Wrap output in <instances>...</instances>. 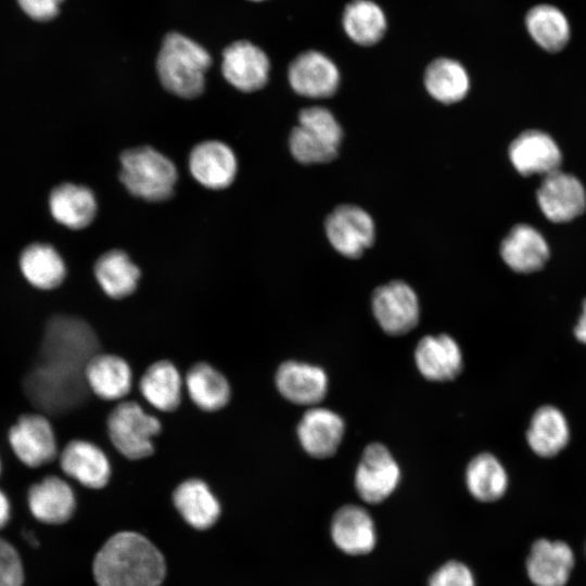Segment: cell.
<instances>
[{
	"label": "cell",
	"instance_id": "60d3db41",
	"mask_svg": "<svg viewBox=\"0 0 586 586\" xmlns=\"http://www.w3.org/2000/svg\"><path fill=\"white\" fill-rule=\"evenodd\" d=\"M11 515V505L7 495L0 489V530L4 527Z\"/></svg>",
	"mask_w": 586,
	"mask_h": 586
},
{
	"label": "cell",
	"instance_id": "44dd1931",
	"mask_svg": "<svg viewBox=\"0 0 586 586\" xmlns=\"http://www.w3.org/2000/svg\"><path fill=\"white\" fill-rule=\"evenodd\" d=\"M189 170L203 187L220 190L233 182L238 162L229 145L221 141L208 140L200 142L191 150Z\"/></svg>",
	"mask_w": 586,
	"mask_h": 586
},
{
	"label": "cell",
	"instance_id": "52a82bcc",
	"mask_svg": "<svg viewBox=\"0 0 586 586\" xmlns=\"http://www.w3.org/2000/svg\"><path fill=\"white\" fill-rule=\"evenodd\" d=\"M8 443L14 456L33 469L53 462L60 454L52 421L38 411L23 413L16 419L9 428Z\"/></svg>",
	"mask_w": 586,
	"mask_h": 586
},
{
	"label": "cell",
	"instance_id": "e575fe53",
	"mask_svg": "<svg viewBox=\"0 0 586 586\" xmlns=\"http://www.w3.org/2000/svg\"><path fill=\"white\" fill-rule=\"evenodd\" d=\"M466 484L470 494L483 502L500 499L508 488V474L492 454L475 456L466 470Z\"/></svg>",
	"mask_w": 586,
	"mask_h": 586
},
{
	"label": "cell",
	"instance_id": "4fadbf2b",
	"mask_svg": "<svg viewBox=\"0 0 586 586\" xmlns=\"http://www.w3.org/2000/svg\"><path fill=\"white\" fill-rule=\"evenodd\" d=\"M326 234L331 245L343 256L359 257L371 246L375 227L371 216L352 204L337 206L326 219Z\"/></svg>",
	"mask_w": 586,
	"mask_h": 586
},
{
	"label": "cell",
	"instance_id": "4316f807",
	"mask_svg": "<svg viewBox=\"0 0 586 586\" xmlns=\"http://www.w3.org/2000/svg\"><path fill=\"white\" fill-rule=\"evenodd\" d=\"M415 359L420 373L430 381H449L462 370L461 351L447 334L421 339L415 351Z\"/></svg>",
	"mask_w": 586,
	"mask_h": 586
},
{
	"label": "cell",
	"instance_id": "3957f363",
	"mask_svg": "<svg viewBox=\"0 0 586 586\" xmlns=\"http://www.w3.org/2000/svg\"><path fill=\"white\" fill-rule=\"evenodd\" d=\"M112 449L129 461H140L155 453V438L162 433L160 416L135 398L112 405L105 420Z\"/></svg>",
	"mask_w": 586,
	"mask_h": 586
},
{
	"label": "cell",
	"instance_id": "ab89813d",
	"mask_svg": "<svg viewBox=\"0 0 586 586\" xmlns=\"http://www.w3.org/2000/svg\"><path fill=\"white\" fill-rule=\"evenodd\" d=\"M21 10L31 20L48 22L60 12L64 0H16Z\"/></svg>",
	"mask_w": 586,
	"mask_h": 586
},
{
	"label": "cell",
	"instance_id": "f1b7e54d",
	"mask_svg": "<svg viewBox=\"0 0 586 586\" xmlns=\"http://www.w3.org/2000/svg\"><path fill=\"white\" fill-rule=\"evenodd\" d=\"M49 207L58 222L73 230L89 226L98 211L93 192L86 186L71 182L61 183L51 191Z\"/></svg>",
	"mask_w": 586,
	"mask_h": 586
},
{
	"label": "cell",
	"instance_id": "e0dca14e",
	"mask_svg": "<svg viewBox=\"0 0 586 586\" xmlns=\"http://www.w3.org/2000/svg\"><path fill=\"white\" fill-rule=\"evenodd\" d=\"M574 563L569 544L539 538L533 543L526 558V574L534 586H565Z\"/></svg>",
	"mask_w": 586,
	"mask_h": 586
},
{
	"label": "cell",
	"instance_id": "8992f818",
	"mask_svg": "<svg viewBox=\"0 0 586 586\" xmlns=\"http://www.w3.org/2000/svg\"><path fill=\"white\" fill-rule=\"evenodd\" d=\"M119 160V180L131 195L149 202L173 196L178 173L167 156L144 145L124 151Z\"/></svg>",
	"mask_w": 586,
	"mask_h": 586
},
{
	"label": "cell",
	"instance_id": "ba28073f",
	"mask_svg": "<svg viewBox=\"0 0 586 586\" xmlns=\"http://www.w3.org/2000/svg\"><path fill=\"white\" fill-rule=\"evenodd\" d=\"M62 472L89 489L104 488L113 475V463L107 450L84 437L66 441L58 457Z\"/></svg>",
	"mask_w": 586,
	"mask_h": 586
},
{
	"label": "cell",
	"instance_id": "b9f144b4",
	"mask_svg": "<svg viewBox=\"0 0 586 586\" xmlns=\"http://www.w3.org/2000/svg\"><path fill=\"white\" fill-rule=\"evenodd\" d=\"M574 334L579 342L586 344V300L583 303V313L574 329Z\"/></svg>",
	"mask_w": 586,
	"mask_h": 586
},
{
	"label": "cell",
	"instance_id": "7c38bea8",
	"mask_svg": "<svg viewBox=\"0 0 586 586\" xmlns=\"http://www.w3.org/2000/svg\"><path fill=\"white\" fill-rule=\"evenodd\" d=\"M538 206L552 222H569L586 209V190L581 180L560 169L544 176L536 193Z\"/></svg>",
	"mask_w": 586,
	"mask_h": 586
},
{
	"label": "cell",
	"instance_id": "74e56055",
	"mask_svg": "<svg viewBox=\"0 0 586 586\" xmlns=\"http://www.w3.org/2000/svg\"><path fill=\"white\" fill-rule=\"evenodd\" d=\"M429 586H476L471 570L462 562L449 561L431 576Z\"/></svg>",
	"mask_w": 586,
	"mask_h": 586
},
{
	"label": "cell",
	"instance_id": "277c9868",
	"mask_svg": "<svg viewBox=\"0 0 586 586\" xmlns=\"http://www.w3.org/2000/svg\"><path fill=\"white\" fill-rule=\"evenodd\" d=\"M211 64L212 58L201 44L179 33H170L157 54L156 71L167 91L194 99L204 91L205 73Z\"/></svg>",
	"mask_w": 586,
	"mask_h": 586
},
{
	"label": "cell",
	"instance_id": "8d00e7d4",
	"mask_svg": "<svg viewBox=\"0 0 586 586\" xmlns=\"http://www.w3.org/2000/svg\"><path fill=\"white\" fill-rule=\"evenodd\" d=\"M298 125L322 136L335 146H340L343 130L330 110L322 106L305 107L300 112Z\"/></svg>",
	"mask_w": 586,
	"mask_h": 586
},
{
	"label": "cell",
	"instance_id": "ffe728a7",
	"mask_svg": "<svg viewBox=\"0 0 586 586\" xmlns=\"http://www.w3.org/2000/svg\"><path fill=\"white\" fill-rule=\"evenodd\" d=\"M184 394L201 411L214 413L225 409L232 398L227 375L207 361H196L183 372Z\"/></svg>",
	"mask_w": 586,
	"mask_h": 586
},
{
	"label": "cell",
	"instance_id": "2e32d148",
	"mask_svg": "<svg viewBox=\"0 0 586 586\" xmlns=\"http://www.w3.org/2000/svg\"><path fill=\"white\" fill-rule=\"evenodd\" d=\"M270 62L257 46L240 40L222 52L221 73L225 79L242 92L262 89L268 81Z\"/></svg>",
	"mask_w": 586,
	"mask_h": 586
},
{
	"label": "cell",
	"instance_id": "d6986e66",
	"mask_svg": "<svg viewBox=\"0 0 586 586\" xmlns=\"http://www.w3.org/2000/svg\"><path fill=\"white\" fill-rule=\"evenodd\" d=\"M273 383L280 396L295 405H315L328 388L327 374L320 367L291 359L279 364Z\"/></svg>",
	"mask_w": 586,
	"mask_h": 586
},
{
	"label": "cell",
	"instance_id": "f35d334b",
	"mask_svg": "<svg viewBox=\"0 0 586 586\" xmlns=\"http://www.w3.org/2000/svg\"><path fill=\"white\" fill-rule=\"evenodd\" d=\"M23 565L15 548L0 538V586H22Z\"/></svg>",
	"mask_w": 586,
	"mask_h": 586
},
{
	"label": "cell",
	"instance_id": "5bb4252c",
	"mask_svg": "<svg viewBox=\"0 0 586 586\" xmlns=\"http://www.w3.org/2000/svg\"><path fill=\"white\" fill-rule=\"evenodd\" d=\"M400 470L390 450L380 443L368 445L355 473L358 495L369 504L385 500L397 487Z\"/></svg>",
	"mask_w": 586,
	"mask_h": 586
},
{
	"label": "cell",
	"instance_id": "ee69618b",
	"mask_svg": "<svg viewBox=\"0 0 586 586\" xmlns=\"http://www.w3.org/2000/svg\"><path fill=\"white\" fill-rule=\"evenodd\" d=\"M251 1H264V0H251Z\"/></svg>",
	"mask_w": 586,
	"mask_h": 586
},
{
	"label": "cell",
	"instance_id": "d590c367",
	"mask_svg": "<svg viewBox=\"0 0 586 586\" xmlns=\"http://www.w3.org/2000/svg\"><path fill=\"white\" fill-rule=\"evenodd\" d=\"M289 146L293 157L306 165L330 162L336 156L339 149L322 136L301 125L292 129Z\"/></svg>",
	"mask_w": 586,
	"mask_h": 586
},
{
	"label": "cell",
	"instance_id": "9c48e42d",
	"mask_svg": "<svg viewBox=\"0 0 586 586\" xmlns=\"http://www.w3.org/2000/svg\"><path fill=\"white\" fill-rule=\"evenodd\" d=\"M130 398L140 400L156 413L175 412L184 399L183 374L173 361L155 360L137 379Z\"/></svg>",
	"mask_w": 586,
	"mask_h": 586
},
{
	"label": "cell",
	"instance_id": "d6a6232c",
	"mask_svg": "<svg viewBox=\"0 0 586 586\" xmlns=\"http://www.w3.org/2000/svg\"><path fill=\"white\" fill-rule=\"evenodd\" d=\"M342 25L355 43L369 47L386 33L387 20L382 8L372 0H352L343 11Z\"/></svg>",
	"mask_w": 586,
	"mask_h": 586
},
{
	"label": "cell",
	"instance_id": "f546056e",
	"mask_svg": "<svg viewBox=\"0 0 586 586\" xmlns=\"http://www.w3.org/2000/svg\"><path fill=\"white\" fill-rule=\"evenodd\" d=\"M18 266L24 279L41 291L58 289L67 276L63 257L47 243L37 242L27 245L21 253Z\"/></svg>",
	"mask_w": 586,
	"mask_h": 586
},
{
	"label": "cell",
	"instance_id": "7a4b0ae2",
	"mask_svg": "<svg viewBox=\"0 0 586 586\" xmlns=\"http://www.w3.org/2000/svg\"><path fill=\"white\" fill-rule=\"evenodd\" d=\"M23 390L38 412L55 418L76 416L94 399L84 370L40 360L25 375Z\"/></svg>",
	"mask_w": 586,
	"mask_h": 586
},
{
	"label": "cell",
	"instance_id": "9a60e30c",
	"mask_svg": "<svg viewBox=\"0 0 586 586\" xmlns=\"http://www.w3.org/2000/svg\"><path fill=\"white\" fill-rule=\"evenodd\" d=\"M288 78L297 94L315 99L331 97L341 81L335 63L316 50L298 54L289 66Z\"/></svg>",
	"mask_w": 586,
	"mask_h": 586
},
{
	"label": "cell",
	"instance_id": "8fae6325",
	"mask_svg": "<svg viewBox=\"0 0 586 586\" xmlns=\"http://www.w3.org/2000/svg\"><path fill=\"white\" fill-rule=\"evenodd\" d=\"M373 315L384 332L403 335L412 330L420 317L416 292L404 281H392L372 294Z\"/></svg>",
	"mask_w": 586,
	"mask_h": 586
},
{
	"label": "cell",
	"instance_id": "603a6c76",
	"mask_svg": "<svg viewBox=\"0 0 586 586\" xmlns=\"http://www.w3.org/2000/svg\"><path fill=\"white\" fill-rule=\"evenodd\" d=\"M297 437L303 449L315 458L332 456L344 434L343 419L332 410L311 408L297 424Z\"/></svg>",
	"mask_w": 586,
	"mask_h": 586
},
{
	"label": "cell",
	"instance_id": "484cf974",
	"mask_svg": "<svg viewBox=\"0 0 586 586\" xmlns=\"http://www.w3.org/2000/svg\"><path fill=\"white\" fill-rule=\"evenodd\" d=\"M330 533L336 547L352 556L369 553L377 543L372 518L356 505L343 506L334 513Z\"/></svg>",
	"mask_w": 586,
	"mask_h": 586
},
{
	"label": "cell",
	"instance_id": "7bdbcfd3",
	"mask_svg": "<svg viewBox=\"0 0 586 586\" xmlns=\"http://www.w3.org/2000/svg\"><path fill=\"white\" fill-rule=\"evenodd\" d=\"M0 474H1V460H0Z\"/></svg>",
	"mask_w": 586,
	"mask_h": 586
},
{
	"label": "cell",
	"instance_id": "6da1fadb",
	"mask_svg": "<svg viewBox=\"0 0 586 586\" xmlns=\"http://www.w3.org/2000/svg\"><path fill=\"white\" fill-rule=\"evenodd\" d=\"M165 573L166 564L161 551L135 532L113 535L93 561L98 586H161Z\"/></svg>",
	"mask_w": 586,
	"mask_h": 586
},
{
	"label": "cell",
	"instance_id": "836d02e7",
	"mask_svg": "<svg viewBox=\"0 0 586 586\" xmlns=\"http://www.w3.org/2000/svg\"><path fill=\"white\" fill-rule=\"evenodd\" d=\"M424 86L438 102L451 104L461 101L470 89V78L464 66L449 58L433 60L424 72Z\"/></svg>",
	"mask_w": 586,
	"mask_h": 586
},
{
	"label": "cell",
	"instance_id": "cb8c5ba5",
	"mask_svg": "<svg viewBox=\"0 0 586 586\" xmlns=\"http://www.w3.org/2000/svg\"><path fill=\"white\" fill-rule=\"evenodd\" d=\"M500 255L513 271L531 273L544 267L550 250L545 237L536 228L518 224L504 238Z\"/></svg>",
	"mask_w": 586,
	"mask_h": 586
},
{
	"label": "cell",
	"instance_id": "d4e9b609",
	"mask_svg": "<svg viewBox=\"0 0 586 586\" xmlns=\"http://www.w3.org/2000/svg\"><path fill=\"white\" fill-rule=\"evenodd\" d=\"M31 514L40 522L61 524L74 513L76 497L72 486L58 475H48L33 484L27 494Z\"/></svg>",
	"mask_w": 586,
	"mask_h": 586
},
{
	"label": "cell",
	"instance_id": "ac0fdd59",
	"mask_svg": "<svg viewBox=\"0 0 586 586\" xmlns=\"http://www.w3.org/2000/svg\"><path fill=\"white\" fill-rule=\"evenodd\" d=\"M514 169L522 176H546L559 169L562 153L555 139L545 131L530 129L521 132L508 150Z\"/></svg>",
	"mask_w": 586,
	"mask_h": 586
},
{
	"label": "cell",
	"instance_id": "83f0119b",
	"mask_svg": "<svg viewBox=\"0 0 586 586\" xmlns=\"http://www.w3.org/2000/svg\"><path fill=\"white\" fill-rule=\"evenodd\" d=\"M173 502L184 521L198 530L211 527L220 515V504L203 479L182 480L173 492Z\"/></svg>",
	"mask_w": 586,
	"mask_h": 586
},
{
	"label": "cell",
	"instance_id": "f6af8a7d",
	"mask_svg": "<svg viewBox=\"0 0 586 586\" xmlns=\"http://www.w3.org/2000/svg\"><path fill=\"white\" fill-rule=\"evenodd\" d=\"M585 553H586V545H585Z\"/></svg>",
	"mask_w": 586,
	"mask_h": 586
},
{
	"label": "cell",
	"instance_id": "7402d4cb",
	"mask_svg": "<svg viewBox=\"0 0 586 586\" xmlns=\"http://www.w3.org/2000/svg\"><path fill=\"white\" fill-rule=\"evenodd\" d=\"M93 277L101 292L112 301L132 296L141 281L142 271L123 250H110L93 264Z\"/></svg>",
	"mask_w": 586,
	"mask_h": 586
},
{
	"label": "cell",
	"instance_id": "5b68a950",
	"mask_svg": "<svg viewBox=\"0 0 586 586\" xmlns=\"http://www.w3.org/2000/svg\"><path fill=\"white\" fill-rule=\"evenodd\" d=\"M100 352L99 336L88 320L69 311L58 313L43 327L38 360L85 370Z\"/></svg>",
	"mask_w": 586,
	"mask_h": 586
},
{
	"label": "cell",
	"instance_id": "30bf717a",
	"mask_svg": "<svg viewBox=\"0 0 586 586\" xmlns=\"http://www.w3.org/2000/svg\"><path fill=\"white\" fill-rule=\"evenodd\" d=\"M85 380L90 393L109 404L130 398L136 388L131 365L120 355L109 352L90 358L85 367Z\"/></svg>",
	"mask_w": 586,
	"mask_h": 586
},
{
	"label": "cell",
	"instance_id": "4dcf8cb0",
	"mask_svg": "<svg viewBox=\"0 0 586 586\" xmlns=\"http://www.w3.org/2000/svg\"><path fill=\"white\" fill-rule=\"evenodd\" d=\"M527 443L540 457L558 455L569 443L570 429L564 415L553 406L537 409L531 420Z\"/></svg>",
	"mask_w": 586,
	"mask_h": 586
},
{
	"label": "cell",
	"instance_id": "1f68e13d",
	"mask_svg": "<svg viewBox=\"0 0 586 586\" xmlns=\"http://www.w3.org/2000/svg\"><path fill=\"white\" fill-rule=\"evenodd\" d=\"M525 27L531 38L550 53L561 51L570 41L571 27L566 16L551 4L531 8L525 15Z\"/></svg>",
	"mask_w": 586,
	"mask_h": 586
}]
</instances>
